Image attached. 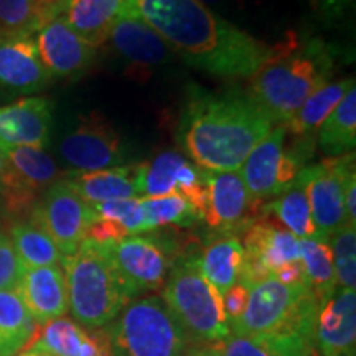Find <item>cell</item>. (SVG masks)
<instances>
[{
    "label": "cell",
    "mask_w": 356,
    "mask_h": 356,
    "mask_svg": "<svg viewBox=\"0 0 356 356\" xmlns=\"http://www.w3.org/2000/svg\"><path fill=\"white\" fill-rule=\"evenodd\" d=\"M318 302L307 284L287 286L274 275L249 286L248 305L233 335L256 340L273 356H300L315 348Z\"/></svg>",
    "instance_id": "cell-3"
},
{
    "label": "cell",
    "mask_w": 356,
    "mask_h": 356,
    "mask_svg": "<svg viewBox=\"0 0 356 356\" xmlns=\"http://www.w3.org/2000/svg\"><path fill=\"white\" fill-rule=\"evenodd\" d=\"M17 292L37 325L65 317L70 310L65 273L58 266L25 269Z\"/></svg>",
    "instance_id": "cell-20"
},
{
    "label": "cell",
    "mask_w": 356,
    "mask_h": 356,
    "mask_svg": "<svg viewBox=\"0 0 356 356\" xmlns=\"http://www.w3.org/2000/svg\"><path fill=\"white\" fill-rule=\"evenodd\" d=\"M355 154L328 157L318 165H307L300 172L309 197L315 239L330 241L332 236L346 225L345 178L355 172Z\"/></svg>",
    "instance_id": "cell-11"
},
{
    "label": "cell",
    "mask_w": 356,
    "mask_h": 356,
    "mask_svg": "<svg viewBox=\"0 0 356 356\" xmlns=\"http://www.w3.org/2000/svg\"><path fill=\"white\" fill-rule=\"evenodd\" d=\"M356 145V88L346 92L318 129V147L328 157L353 152Z\"/></svg>",
    "instance_id": "cell-28"
},
{
    "label": "cell",
    "mask_w": 356,
    "mask_h": 356,
    "mask_svg": "<svg viewBox=\"0 0 356 356\" xmlns=\"http://www.w3.org/2000/svg\"><path fill=\"white\" fill-rule=\"evenodd\" d=\"M60 154L76 172L106 170L124 163L118 132L97 113L84 115L76 129L61 140Z\"/></svg>",
    "instance_id": "cell-12"
},
{
    "label": "cell",
    "mask_w": 356,
    "mask_h": 356,
    "mask_svg": "<svg viewBox=\"0 0 356 356\" xmlns=\"http://www.w3.org/2000/svg\"><path fill=\"white\" fill-rule=\"evenodd\" d=\"M273 126V119L249 92L200 95L186 106L180 140L197 167L236 172Z\"/></svg>",
    "instance_id": "cell-2"
},
{
    "label": "cell",
    "mask_w": 356,
    "mask_h": 356,
    "mask_svg": "<svg viewBox=\"0 0 356 356\" xmlns=\"http://www.w3.org/2000/svg\"><path fill=\"white\" fill-rule=\"evenodd\" d=\"M40 0H0V35H32L43 24Z\"/></svg>",
    "instance_id": "cell-34"
},
{
    "label": "cell",
    "mask_w": 356,
    "mask_h": 356,
    "mask_svg": "<svg viewBox=\"0 0 356 356\" xmlns=\"http://www.w3.org/2000/svg\"><path fill=\"white\" fill-rule=\"evenodd\" d=\"M109 40L115 50L136 65H162L172 58L168 44L145 22L129 10L115 22Z\"/></svg>",
    "instance_id": "cell-23"
},
{
    "label": "cell",
    "mask_w": 356,
    "mask_h": 356,
    "mask_svg": "<svg viewBox=\"0 0 356 356\" xmlns=\"http://www.w3.org/2000/svg\"><path fill=\"white\" fill-rule=\"evenodd\" d=\"M127 10L185 63L211 76L252 78L273 55V47L218 17L200 0H127Z\"/></svg>",
    "instance_id": "cell-1"
},
{
    "label": "cell",
    "mask_w": 356,
    "mask_h": 356,
    "mask_svg": "<svg viewBox=\"0 0 356 356\" xmlns=\"http://www.w3.org/2000/svg\"><path fill=\"white\" fill-rule=\"evenodd\" d=\"M145 163L121 165L96 172L70 173L66 181L89 204L137 198L142 195Z\"/></svg>",
    "instance_id": "cell-21"
},
{
    "label": "cell",
    "mask_w": 356,
    "mask_h": 356,
    "mask_svg": "<svg viewBox=\"0 0 356 356\" xmlns=\"http://www.w3.org/2000/svg\"><path fill=\"white\" fill-rule=\"evenodd\" d=\"M315 345L323 356H355L356 348V292L337 289L318 305Z\"/></svg>",
    "instance_id": "cell-16"
},
{
    "label": "cell",
    "mask_w": 356,
    "mask_h": 356,
    "mask_svg": "<svg viewBox=\"0 0 356 356\" xmlns=\"http://www.w3.org/2000/svg\"><path fill=\"white\" fill-rule=\"evenodd\" d=\"M51 83L29 35H0V89L13 95H33Z\"/></svg>",
    "instance_id": "cell-15"
},
{
    "label": "cell",
    "mask_w": 356,
    "mask_h": 356,
    "mask_svg": "<svg viewBox=\"0 0 356 356\" xmlns=\"http://www.w3.org/2000/svg\"><path fill=\"white\" fill-rule=\"evenodd\" d=\"M221 356H273L261 343L244 335H231L218 341Z\"/></svg>",
    "instance_id": "cell-38"
},
{
    "label": "cell",
    "mask_w": 356,
    "mask_h": 356,
    "mask_svg": "<svg viewBox=\"0 0 356 356\" xmlns=\"http://www.w3.org/2000/svg\"><path fill=\"white\" fill-rule=\"evenodd\" d=\"M140 203L149 231L165 225L191 226L200 221V216L193 207L178 193L157 198L142 197Z\"/></svg>",
    "instance_id": "cell-32"
},
{
    "label": "cell",
    "mask_w": 356,
    "mask_h": 356,
    "mask_svg": "<svg viewBox=\"0 0 356 356\" xmlns=\"http://www.w3.org/2000/svg\"><path fill=\"white\" fill-rule=\"evenodd\" d=\"M37 332L30 312L17 291H0V356H13L24 350Z\"/></svg>",
    "instance_id": "cell-27"
},
{
    "label": "cell",
    "mask_w": 356,
    "mask_h": 356,
    "mask_svg": "<svg viewBox=\"0 0 356 356\" xmlns=\"http://www.w3.org/2000/svg\"><path fill=\"white\" fill-rule=\"evenodd\" d=\"M248 297L249 287L241 282L234 284L233 287H229L228 291L222 293V307H225V315L226 320H228L229 328L238 323L239 318L243 317L248 305Z\"/></svg>",
    "instance_id": "cell-39"
},
{
    "label": "cell",
    "mask_w": 356,
    "mask_h": 356,
    "mask_svg": "<svg viewBox=\"0 0 356 356\" xmlns=\"http://www.w3.org/2000/svg\"><path fill=\"white\" fill-rule=\"evenodd\" d=\"M335 55L320 38L299 42L296 35L273 44V55L251 78L249 96L275 124H286L300 106L332 83Z\"/></svg>",
    "instance_id": "cell-4"
},
{
    "label": "cell",
    "mask_w": 356,
    "mask_h": 356,
    "mask_svg": "<svg viewBox=\"0 0 356 356\" xmlns=\"http://www.w3.org/2000/svg\"><path fill=\"white\" fill-rule=\"evenodd\" d=\"M127 12V0H63L60 17L84 42L99 48L109 40L118 19Z\"/></svg>",
    "instance_id": "cell-22"
},
{
    "label": "cell",
    "mask_w": 356,
    "mask_h": 356,
    "mask_svg": "<svg viewBox=\"0 0 356 356\" xmlns=\"http://www.w3.org/2000/svg\"><path fill=\"white\" fill-rule=\"evenodd\" d=\"M186 159L175 150L159 154L150 163H145L142 195L149 198L167 197L177 193V178Z\"/></svg>",
    "instance_id": "cell-33"
},
{
    "label": "cell",
    "mask_w": 356,
    "mask_h": 356,
    "mask_svg": "<svg viewBox=\"0 0 356 356\" xmlns=\"http://www.w3.org/2000/svg\"><path fill=\"white\" fill-rule=\"evenodd\" d=\"M273 275L277 280H280L282 284H287V286H296V284H307L305 282L304 267H302L300 261L289 262V264L279 267V269L275 270Z\"/></svg>",
    "instance_id": "cell-43"
},
{
    "label": "cell",
    "mask_w": 356,
    "mask_h": 356,
    "mask_svg": "<svg viewBox=\"0 0 356 356\" xmlns=\"http://www.w3.org/2000/svg\"><path fill=\"white\" fill-rule=\"evenodd\" d=\"M53 127L51 102L26 97L0 108V147H38L50 142Z\"/></svg>",
    "instance_id": "cell-18"
},
{
    "label": "cell",
    "mask_w": 356,
    "mask_h": 356,
    "mask_svg": "<svg viewBox=\"0 0 356 356\" xmlns=\"http://www.w3.org/2000/svg\"><path fill=\"white\" fill-rule=\"evenodd\" d=\"M19 356H51L44 351H38V350H32V348H25V351H22Z\"/></svg>",
    "instance_id": "cell-45"
},
{
    "label": "cell",
    "mask_w": 356,
    "mask_h": 356,
    "mask_svg": "<svg viewBox=\"0 0 356 356\" xmlns=\"http://www.w3.org/2000/svg\"><path fill=\"white\" fill-rule=\"evenodd\" d=\"M200 2H203L204 6H207V3H216L218 0H200Z\"/></svg>",
    "instance_id": "cell-49"
},
{
    "label": "cell",
    "mask_w": 356,
    "mask_h": 356,
    "mask_svg": "<svg viewBox=\"0 0 356 356\" xmlns=\"http://www.w3.org/2000/svg\"><path fill=\"white\" fill-rule=\"evenodd\" d=\"M104 330L114 356H180L190 345L157 296L131 300Z\"/></svg>",
    "instance_id": "cell-7"
},
{
    "label": "cell",
    "mask_w": 356,
    "mask_h": 356,
    "mask_svg": "<svg viewBox=\"0 0 356 356\" xmlns=\"http://www.w3.org/2000/svg\"><path fill=\"white\" fill-rule=\"evenodd\" d=\"M24 270L10 238L0 233V291H17Z\"/></svg>",
    "instance_id": "cell-37"
},
{
    "label": "cell",
    "mask_w": 356,
    "mask_h": 356,
    "mask_svg": "<svg viewBox=\"0 0 356 356\" xmlns=\"http://www.w3.org/2000/svg\"><path fill=\"white\" fill-rule=\"evenodd\" d=\"M244 266L239 282L252 286L279 267L300 261L299 239L269 221L251 222L244 229Z\"/></svg>",
    "instance_id": "cell-13"
},
{
    "label": "cell",
    "mask_w": 356,
    "mask_h": 356,
    "mask_svg": "<svg viewBox=\"0 0 356 356\" xmlns=\"http://www.w3.org/2000/svg\"><path fill=\"white\" fill-rule=\"evenodd\" d=\"M10 241L25 269L56 266L58 262L63 261V256L53 239L32 221L13 225Z\"/></svg>",
    "instance_id": "cell-31"
},
{
    "label": "cell",
    "mask_w": 356,
    "mask_h": 356,
    "mask_svg": "<svg viewBox=\"0 0 356 356\" xmlns=\"http://www.w3.org/2000/svg\"><path fill=\"white\" fill-rule=\"evenodd\" d=\"M345 216L350 226H356V170L345 178Z\"/></svg>",
    "instance_id": "cell-42"
},
{
    "label": "cell",
    "mask_w": 356,
    "mask_h": 356,
    "mask_svg": "<svg viewBox=\"0 0 356 356\" xmlns=\"http://www.w3.org/2000/svg\"><path fill=\"white\" fill-rule=\"evenodd\" d=\"M310 6L322 20L335 22L355 7V0H310Z\"/></svg>",
    "instance_id": "cell-40"
},
{
    "label": "cell",
    "mask_w": 356,
    "mask_h": 356,
    "mask_svg": "<svg viewBox=\"0 0 356 356\" xmlns=\"http://www.w3.org/2000/svg\"><path fill=\"white\" fill-rule=\"evenodd\" d=\"M97 220H111L121 225L127 231L129 236L147 233L144 210H142L140 198L115 200V202H106L92 204Z\"/></svg>",
    "instance_id": "cell-36"
},
{
    "label": "cell",
    "mask_w": 356,
    "mask_h": 356,
    "mask_svg": "<svg viewBox=\"0 0 356 356\" xmlns=\"http://www.w3.org/2000/svg\"><path fill=\"white\" fill-rule=\"evenodd\" d=\"M7 160L8 170L35 193L58 181L60 172L50 155L38 147H0Z\"/></svg>",
    "instance_id": "cell-26"
},
{
    "label": "cell",
    "mask_w": 356,
    "mask_h": 356,
    "mask_svg": "<svg viewBox=\"0 0 356 356\" xmlns=\"http://www.w3.org/2000/svg\"><path fill=\"white\" fill-rule=\"evenodd\" d=\"M33 40L40 60L51 78H78L95 63L96 48L71 30L60 15L42 24Z\"/></svg>",
    "instance_id": "cell-14"
},
{
    "label": "cell",
    "mask_w": 356,
    "mask_h": 356,
    "mask_svg": "<svg viewBox=\"0 0 356 356\" xmlns=\"http://www.w3.org/2000/svg\"><path fill=\"white\" fill-rule=\"evenodd\" d=\"M63 266L68 307L81 327H108L129 304L108 244L86 238L73 254L63 257Z\"/></svg>",
    "instance_id": "cell-5"
},
{
    "label": "cell",
    "mask_w": 356,
    "mask_h": 356,
    "mask_svg": "<svg viewBox=\"0 0 356 356\" xmlns=\"http://www.w3.org/2000/svg\"><path fill=\"white\" fill-rule=\"evenodd\" d=\"M198 261L204 277L222 296L241 280L244 266L243 243L233 234L222 236L203 249V254L198 257Z\"/></svg>",
    "instance_id": "cell-24"
},
{
    "label": "cell",
    "mask_w": 356,
    "mask_h": 356,
    "mask_svg": "<svg viewBox=\"0 0 356 356\" xmlns=\"http://www.w3.org/2000/svg\"><path fill=\"white\" fill-rule=\"evenodd\" d=\"M264 211L277 218L279 222H282L289 233L296 236L297 239H315L310 203L300 173L286 191L275 197L273 203L266 204Z\"/></svg>",
    "instance_id": "cell-29"
},
{
    "label": "cell",
    "mask_w": 356,
    "mask_h": 356,
    "mask_svg": "<svg viewBox=\"0 0 356 356\" xmlns=\"http://www.w3.org/2000/svg\"><path fill=\"white\" fill-rule=\"evenodd\" d=\"M299 246L305 282L320 305L337 292L332 246L328 241H320L314 238L299 239Z\"/></svg>",
    "instance_id": "cell-30"
},
{
    "label": "cell",
    "mask_w": 356,
    "mask_h": 356,
    "mask_svg": "<svg viewBox=\"0 0 356 356\" xmlns=\"http://www.w3.org/2000/svg\"><path fill=\"white\" fill-rule=\"evenodd\" d=\"M351 88H355V78L325 84L323 88L315 91L300 106V109L284 124L287 132H292L293 137H310L312 139Z\"/></svg>",
    "instance_id": "cell-25"
},
{
    "label": "cell",
    "mask_w": 356,
    "mask_h": 356,
    "mask_svg": "<svg viewBox=\"0 0 356 356\" xmlns=\"http://www.w3.org/2000/svg\"><path fill=\"white\" fill-rule=\"evenodd\" d=\"M6 168H7V160L3 157L2 150H0V180H2L3 173H6Z\"/></svg>",
    "instance_id": "cell-46"
},
{
    "label": "cell",
    "mask_w": 356,
    "mask_h": 356,
    "mask_svg": "<svg viewBox=\"0 0 356 356\" xmlns=\"http://www.w3.org/2000/svg\"><path fill=\"white\" fill-rule=\"evenodd\" d=\"M163 286V302L188 343L215 345L231 335L222 296L204 277L198 256H185L173 262Z\"/></svg>",
    "instance_id": "cell-6"
},
{
    "label": "cell",
    "mask_w": 356,
    "mask_h": 356,
    "mask_svg": "<svg viewBox=\"0 0 356 356\" xmlns=\"http://www.w3.org/2000/svg\"><path fill=\"white\" fill-rule=\"evenodd\" d=\"M186 356H221V355H220V350H218V346L215 343V345L193 346V348L188 350Z\"/></svg>",
    "instance_id": "cell-44"
},
{
    "label": "cell",
    "mask_w": 356,
    "mask_h": 356,
    "mask_svg": "<svg viewBox=\"0 0 356 356\" xmlns=\"http://www.w3.org/2000/svg\"><path fill=\"white\" fill-rule=\"evenodd\" d=\"M337 289L356 287V226L348 222L332 236Z\"/></svg>",
    "instance_id": "cell-35"
},
{
    "label": "cell",
    "mask_w": 356,
    "mask_h": 356,
    "mask_svg": "<svg viewBox=\"0 0 356 356\" xmlns=\"http://www.w3.org/2000/svg\"><path fill=\"white\" fill-rule=\"evenodd\" d=\"M96 221L92 204L66 180L55 181L32 210V222L50 236L63 257L76 251Z\"/></svg>",
    "instance_id": "cell-10"
},
{
    "label": "cell",
    "mask_w": 356,
    "mask_h": 356,
    "mask_svg": "<svg viewBox=\"0 0 356 356\" xmlns=\"http://www.w3.org/2000/svg\"><path fill=\"white\" fill-rule=\"evenodd\" d=\"M108 246L129 302L162 287L177 261L175 246L162 236L134 234Z\"/></svg>",
    "instance_id": "cell-9"
},
{
    "label": "cell",
    "mask_w": 356,
    "mask_h": 356,
    "mask_svg": "<svg viewBox=\"0 0 356 356\" xmlns=\"http://www.w3.org/2000/svg\"><path fill=\"white\" fill-rule=\"evenodd\" d=\"M287 129L275 127L257 144L239 168L252 203L279 197L291 186L312 157L310 137H297L286 149Z\"/></svg>",
    "instance_id": "cell-8"
},
{
    "label": "cell",
    "mask_w": 356,
    "mask_h": 356,
    "mask_svg": "<svg viewBox=\"0 0 356 356\" xmlns=\"http://www.w3.org/2000/svg\"><path fill=\"white\" fill-rule=\"evenodd\" d=\"M129 233L118 222L111 220H97L95 225L91 226V229L88 231V239L99 244H108L121 241V239L127 238Z\"/></svg>",
    "instance_id": "cell-41"
},
{
    "label": "cell",
    "mask_w": 356,
    "mask_h": 356,
    "mask_svg": "<svg viewBox=\"0 0 356 356\" xmlns=\"http://www.w3.org/2000/svg\"><path fill=\"white\" fill-rule=\"evenodd\" d=\"M58 0H40V3H42L43 7H53Z\"/></svg>",
    "instance_id": "cell-48"
},
{
    "label": "cell",
    "mask_w": 356,
    "mask_h": 356,
    "mask_svg": "<svg viewBox=\"0 0 356 356\" xmlns=\"http://www.w3.org/2000/svg\"><path fill=\"white\" fill-rule=\"evenodd\" d=\"M300 356H323L322 353H320L318 351V348L317 346H315V348H312V350H309L307 351V353H304V355H300Z\"/></svg>",
    "instance_id": "cell-47"
},
{
    "label": "cell",
    "mask_w": 356,
    "mask_h": 356,
    "mask_svg": "<svg viewBox=\"0 0 356 356\" xmlns=\"http://www.w3.org/2000/svg\"><path fill=\"white\" fill-rule=\"evenodd\" d=\"M26 346L51 356H114L104 328L89 330L68 317L44 323Z\"/></svg>",
    "instance_id": "cell-19"
},
{
    "label": "cell",
    "mask_w": 356,
    "mask_h": 356,
    "mask_svg": "<svg viewBox=\"0 0 356 356\" xmlns=\"http://www.w3.org/2000/svg\"><path fill=\"white\" fill-rule=\"evenodd\" d=\"M207 172L210 202L204 221L225 234L238 229H246L249 210L254 203L249 198L248 188L239 170L236 172Z\"/></svg>",
    "instance_id": "cell-17"
}]
</instances>
